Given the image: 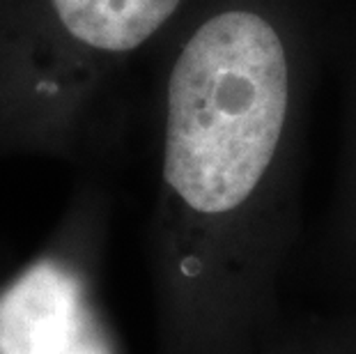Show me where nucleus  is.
<instances>
[{"label": "nucleus", "mask_w": 356, "mask_h": 354, "mask_svg": "<svg viewBox=\"0 0 356 354\" xmlns=\"http://www.w3.org/2000/svg\"><path fill=\"white\" fill-rule=\"evenodd\" d=\"M294 77L290 35L264 5H221L186 37L165 88L163 179L188 214L223 221L262 189Z\"/></svg>", "instance_id": "f257e3e1"}, {"label": "nucleus", "mask_w": 356, "mask_h": 354, "mask_svg": "<svg viewBox=\"0 0 356 354\" xmlns=\"http://www.w3.org/2000/svg\"><path fill=\"white\" fill-rule=\"evenodd\" d=\"M83 336L72 274L40 262L0 295V354H67Z\"/></svg>", "instance_id": "f03ea898"}, {"label": "nucleus", "mask_w": 356, "mask_h": 354, "mask_svg": "<svg viewBox=\"0 0 356 354\" xmlns=\"http://www.w3.org/2000/svg\"><path fill=\"white\" fill-rule=\"evenodd\" d=\"M53 17L90 54L122 56L154 37L181 0H49Z\"/></svg>", "instance_id": "7ed1b4c3"}, {"label": "nucleus", "mask_w": 356, "mask_h": 354, "mask_svg": "<svg viewBox=\"0 0 356 354\" xmlns=\"http://www.w3.org/2000/svg\"><path fill=\"white\" fill-rule=\"evenodd\" d=\"M67 354H108V350H106L104 345L97 341V338L83 334L79 341L72 345V350Z\"/></svg>", "instance_id": "20e7f679"}]
</instances>
